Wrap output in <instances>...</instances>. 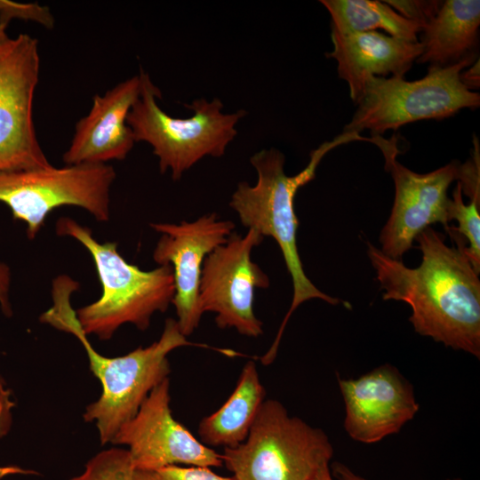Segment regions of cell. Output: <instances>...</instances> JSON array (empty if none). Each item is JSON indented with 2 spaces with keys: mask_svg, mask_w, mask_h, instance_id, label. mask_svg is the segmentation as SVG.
I'll return each instance as SVG.
<instances>
[{
  "mask_svg": "<svg viewBox=\"0 0 480 480\" xmlns=\"http://www.w3.org/2000/svg\"><path fill=\"white\" fill-rule=\"evenodd\" d=\"M457 246L431 227L417 237L422 261L406 267L367 243L383 300H395L412 308L409 321L420 335L456 350L480 357V280L468 260L466 241L452 227L445 228Z\"/></svg>",
  "mask_w": 480,
  "mask_h": 480,
  "instance_id": "cell-1",
  "label": "cell"
},
{
  "mask_svg": "<svg viewBox=\"0 0 480 480\" xmlns=\"http://www.w3.org/2000/svg\"><path fill=\"white\" fill-rule=\"evenodd\" d=\"M78 283L66 275L52 282V306L44 312L40 321L71 333L84 346L89 366L101 384V395L87 405L83 415L86 422H94L101 444L112 442L120 428L132 420L151 390L169 378L171 372L167 356L192 343L180 331L176 319L167 318L160 338L148 347H139L130 353L115 357L98 353L87 340L76 312L70 302L71 293Z\"/></svg>",
  "mask_w": 480,
  "mask_h": 480,
  "instance_id": "cell-2",
  "label": "cell"
},
{
  "mask_svg": "<svg viewBox=\"0 0 480 480\" xmlns=\"http://www.w3.org/2000/svg\"><path fill=\"white\" fill-rule=\"evenodd\" d=\"M353 140H365V138L342 132L334 140L324 142L310 152L308 165L293 176L284 172V156L278 149L272 148L255 153L250 162L257 172L256 184L239 182L231 196L229 206L236 212L243 226L259 232L263 237L270 236L277 243L292 277V303L272 345L262 356L267 364L274 362L287 322L300 305L311 299H319L331 305L340 302L316 287L303 269L296 242L299 220L294 212V198L300 187L315 179L318 164L329 151Z\"/></svg>",
  "mask_w": 480,
  "mask_h": 480,
  "instance_id": "cell-3",
  "label": "cell"
},
{
  "mask_svg": "<svg viewBox=\"0 0 480 480\" xmlns=\"http://www.w3.org/2000/svg\"><path fill=\"white\" fill-rule=\"evenodd\" d=\"M56 233L77 240L88 250L101 284L100 299L76 311L86 335L108 340L124 324L144 331L152 316L164 312L172 303L174 284L170 265L141 270L121 256L116 243L100 244L91 229L69 217L57 220Z\"/></svg>",
  "mask_w": 480,
  "mask_h": 480,
  "instance_id": "cell-4",
  "label": "cell"
},
{
  "mask_svg": "<svg viewBox=\"0 0 480 480\" xmlns=\"http://www.w3.org/2000/svg\"><path fill=\"white\" fill-rule=\"evenodd\" d=\"M141 91L127 116L135 141H146L159 159L162 173L168 169L178 180L205 156L220 157L237 133L236 124L247 113L238 110L223 114L220 99L194 100L184 106L194 114L188 118H175L164 112L156 103L160 90L149 76L140 70Z\"/></svg>",
  "mask_w": 480,
  "mask_h": 480,
  "instance_id": "cell-5",
  "label": "cell"
},
{
  "mask_svg": "<svg viewBox=\"0 0 480 480\" xmlns=\"http://www.w3.org/2000/svg\"><path fill=\"white\" fill-rule=\"evenodd\" d=\"M332 455L324 431L290 416L279 401L268 399L246 439L224 448L221 459L236 480H310Z\"/></svg>",
  "mask_w": 480,
  "mask_h": 480,
  "instance_id": "cell-6",
  "label": "cell"
},
{
  "mask_svg": "<svg viewBox=\"0 0 480 480\" xmlns=\"http://www.w3.org/2000/svg\"><path fill=\"white\" fill-rule=\"evenodd\" d=\"M476 60L474 52L452 65L430 66L424 77L414 81L404 76L369 78L343 132L369 130L372 137L380 136L412 122L447 118L463 108H478L480 94L460 79V72Z\"/></svg>",
  "mask_w": 480,
  "mask_h": 480,
  "instance_id": "cell-7",
  "label": "cell"
},
{
  "mask_svg": "<svg viewBox=\"0 0 480 480\" xmlns=\"http://www.w3.org/2000/svg\"><path fill=\"white\" fill-rule=\"evenodd\" d=\"M116 178L106 164L0 172V202L27 225L33 239L47 215L62 205L85 209L99 221L109 219V191Z\"/></svg>",
  "mask_w": 480,
  "mask_h": 480,
  "instance_id": "cell-8",
  "label": "cell"
},
{
  "mask_svg": "<svg viewBox=\"0 0 480 480\" xmlns=\"http://www.w3.org/2000/svg\"><path fill=\"white\" fill-rule=\"evenodd\" d=\"M264 237L253 229L244 236L235 231L227 242L205 259L199 286L202 314H215L219 328H235L238 333L256 338L263 333V324L253 310L256 289L269 286V278L252 260V250Z\"/></svg>",
  "mask_w": 480,
  "mask_h": 480,
  "instance_id": "cell-9",
  "label": "cell"
},
{
  "mask_svg": "<svg viewBox=\"0 0 480 480\" xmlns=\"http://www.w3.org/2000/svg\"><path fill=\"white\" fill-rule=\"evenodd\" d=\"M39 66L37 40L27 34L0 53V172L51 166L33 123Z\"/></svg>",
  "mask_w": 480,
  "mask_h": 480,
  "instance_id": "cell-10",
  "label": "cell"
},
{
  "mask_svg": "<svg viewBox=\"0 0 480 480\" xmlns=\"http://www.w3.org/2000/svg\"><path fill=\"white\" fill-rule=\"evenodd\" d=\"M379 139L377 146L385 158V169L395 183V200L390 216L383 227L380 242L381 252L402 260L416 237L428 227L440 222L444 228L451 221V198L447 190L457 180L460 163L450 164L428 173H417L396 160L399 150L396 140Z\"/></svg>",
  "mask_w": 480,
  "mask_h": 480,
  "instance_id": "cell-11",
  "label": "cell"
},
{
  "mask_svg": "<svg viewBox=\"0 0 480 480\" xmlns=\"http://www.w3.org/2000/svg\"><path fill=\"white\" fill-rule=\"evenodd\" d=\"M170 380L156 386L134 417L124 424L111 444L125 445L134 470H152L170 465L220 467L221 454L204 444L171 410Z\"/></svg>",
  "mask_w": 480,
  "mask_h": 480,
  "instance_id": "cell-12",
  "label": "cell"
},
{
  "mask_svg": "<svg viewBox=\"0 0 480 480\" xmlns=\"http://www.w3.org/2000/svg\"><path fill=\"white\" fill-rule=\"evenodd\" d=\"M150 227L161 234L153 259L159 266L172 267L174 284L172 303L179 329L188 337L198 327L203 315L199 308L203 264L215 248L227 242L235 224L210 213L194 221L152 223Z\"/></svg>",
  "mask_w": 480,
  "mask_h": 480,
  "instance_id": "cell-13",
  "label": "cell"
},
{
  "mask_svg": "<svg viewBox=\"0 0 480 480\" xmlns=\"http://www.w3.org/2000/svg\"><path fill=\"white\" fill-rule=\"evenodd\" d=\"M338 384L345 404L344 428L363 444L396 434L420 408L412 384L388 364L357 378H338Z\"/></svg>",
  "mask_w": 480,
  "mask_h": 480,
  "instance_id": "cell-14",
  "label": "cell"
},
{
  "mask_svg": "<svg viewBox=\"0 0 480 480\" xmlns=\"http://www.w3.org/2000/svg\"><path fill=\"white\" fill-rule=\"evenodd\" d=\"M140 91L141 77L138 75L103 96L94 95L90 113L76 125L70 147L63 155L64 163L75 165L124 160L135 142L126 119Z\"/></svg>",
  "mask_w": 480,
  "mask_h": 480,
  "instance_id": "cell-15",
  "label": "cell"
},
{
  "mask_svg": "<svg viewBox=\"0 0 480 480\" xmlns=\"http://www.w3.org/2000/svg\"><path fill=\"white\" fill-rule=\"evenodd\" d=\"M333 50L326 56L338 64L339 76L347 82L357 104L371 77L404 76L422 52L420 41L403 40L378 31L331 34Z\"/></svg>",
  "mask_w": 480,
  "mask_h": 480,
  "instance_id": "cell-16",
  "label": "cell"
},
{
  "mask_svg": "<svg viewBox=\"0 0 480 480\" xmlns=\"http://www.w3.org/2000/svg\"><path fill=\"white\" fill-rule=\"evenodd\" d=\"M480 26L479 0L444 1L423 28L418 63L444 67L474 53Z\"/></svg>",
  "mask_w": 480,
  "mask_h": 480,
  "instance_id": "cell-17",
  "label": "cell"
},
{
  "mask_svg": "<svg viewBox=\"0 0 480 480\" xmlns=\"http://www.w3.org/2000/svg\"><path fill=\"white\" fill-rule=\"evenodd\" d=\"M265 396L256 363L248 361L227 401L199 422V440L209 447L233 448L242 444L248 436Z\"/></svg>",
  "mask_w": 480,
  "mask_h": 480,
  "instance_id": "cell-18",
  "label": "cell"
},
{
  "mask_svg": "<svg viewBox=\"0 0 480 480\" xmlns=\"http://www.w3.org/2000/svg\"><path fill=\"white\" fill-rule=\"evenodd\" d=\"M332 18V30L341 34L382 29L389 36L417 42L423 29L420 23L410 20L384 1L376 0H321Z\"/></svg>",
  "mask_w": 480,
  "mask_h": 480,
  "instance_id": "cell-19",
  "label": "cell"
},
{
  "mask_svg": "<svg viewBox=\"0 0 480 480\" xmlns=\"http://www.w3.org/2000/svg\"><path fill=\"white\" fill-rule=\"evenodd\" d=\"M461 187L459 182L452 191L449 206L450 220H456L459 227L452 228L465 237L469 246L464 247V252L474 270L480 272V199L473 198L465 204L462 199Z\"/></svg>",
  "mask_w": 480,
  "mask_h": 480,
  "instance_id": "cell-20",
  "label": "cell"
},
{
  "mask_svg": "<svg viewBox=\"0 0 480 480\" xmlns=\"http://www.w3.org/2000/svg\"><path fill=\"white\" fill-rule=\"evenodd\" d=\"M69 480H134V468L127 449L111 447L90 459L82 474Z\"/></svg>",
  "mask_w": 480,
  "mask_h": 480,
  "instance_id": "cell-21",
  "label": "cell"
},
{
  "mask_svg": "<svg viewBox=\"0 0 480 480\" xmlns=\"http://www.w3.org/2000/svg\"><path fill=\"white\" fill-rule=\"evenodd\" d=\"M134 480H236L222 476L207 467L170 465L152 470H134Z\"/></svg>",
  "mask_w": 480,
  "mask_h": 480,
  "instance_id": "cell-22",
  "label": "cell"
},
{
  "mask_svg": "<svg viewBox=\"0 0 480 480\" xmlns=\"http://www.w3.org/2000/svg\"><path fill=\"white\" fill-rule=\"evenodd\" d=\"M12 19L36 21L46 28H52L54 20L48 7L38 4H18L11 1H0V25L4 28Z\"/></svg>",
  "mask_w": 480,
  "mask_h": 480,
  "instance_id": "cell-23",
  "label": "cell"
},
{
  "mask_svg": "<svg viewBox=\"0 0 480 480\" xmlns=\"http://www.w3.org/2000/svg\"><path fill=\"white\" fill-rule=\"evenodd\" d=\"M403 17L416 21L424 28L437 13L443 1L388 0L384 1Z\"/></svg>",
  "mask_w": 480,
  "mask_h": 480,
  "instance_id": "cell-24",
  "label": "cell"
},
{
  "mask_svg": "<svg viewBox=\"0 0 480 480\" xmlns=\"http://www.w3.org/2000/svg\"><path fill=\"white\" fill-rule=\"evenodd\" d=\"M457 180L462 194L471 199H480V151L477 138L474 139L472 156L458 168Z\"/></svg>",
  "mask_w": 480,
  "mask_h": 480,
  "instance_id": "cell-25",
  "label": "cell"
},
{
  "mask_svg": "<svg viewBox=\"0 0 480 480\" xmlns=\"http://www.w3.org/2000/svg\"><path fill=\"white\" fill-rule=\"evenodd\" d=\"M13 405L14 403L10 398V391L5 389L4 384L0 381V436L4 435L10 428L11 410ZM15 474L38 475L36 471L15 466L0 467V479Z\"/></svg>",
  "mask_w": 480,
  "mask_h": 480,
  "instance_id": "cell-26",
  "label": "cell"
},
{
  "mask_svg": "<svg viewBox=\"0 0 480 480\" xmlns=\"http://www.w3.org/2000/svg\"><path fill=\"white\" fill-rule=\"evenodd\" d=\"M10 282V269L5 264L0 262V304L4 313L8 316L12 311L8 295Z\"/></svg>",
  "mask_w": 480,
  "mask_h": 480,
  "instance_id": "cell-27",
  "label": "cell"
},
{
  "mask_svg": "<svg viewBox=\"0 0 480 480\" xmlns=\"http://www.w3.org/2000/svg\"><path fill=\"white\" fill-rule=\"evenodd\" d=\"M460 79L462 84L469 91L475 92V90L479 89L480 66L478 59L460 72Z\"/></svg>",
  "mask_w": 480,
  "mask_h": 480,
  "instance_id": "cell-28",
  "label": "cell"
},
{
  "mask_svg": "<svg viewBox=\"0 0 480 480\" xmlns=\"http://www.w3.org/2000/svg\"><path fill=\"white\" fill-rule=\"evenodd\" d=\"M332 476L338 480H368L352 471L348 466L341 462H334L332 466ZM459 480V479H447Z\"/></svg>",
  "mask_w": 480,
  "mask_h": 480,
  "instance_id": "cell-29",
  "label": "cell"
},
{
  "mask_svg": "<svg viewBox=\"0 0 480 480\" xmlns=\"http://www.w3.org/2000/svg\"><path fill=\"white\" fill-rule=\"evenodd\" d=\"M310 480H333L329 465L321 468Z\"/></svg>",
  "mask_w": 480,
  "mask_h": 480,
  "instance_id": "cell-30",
  "label": "cell"
},
{
  "mask_svg": "<svg viewBox=\"0 0 480 480\" xmlns=\"http://www.w3.org/2000/svg\"><path fill=\"white\" fill-rule=\"evenodd\" d=\"M5 28H6L0 25V53L8 46V44L12 41V38L7 36Z\"/></svg>",
  "mask_w": 480,
  "mask_h": 480,
  "instance_id": "cell-31",
  "label": "cell"
}]
</instances>
